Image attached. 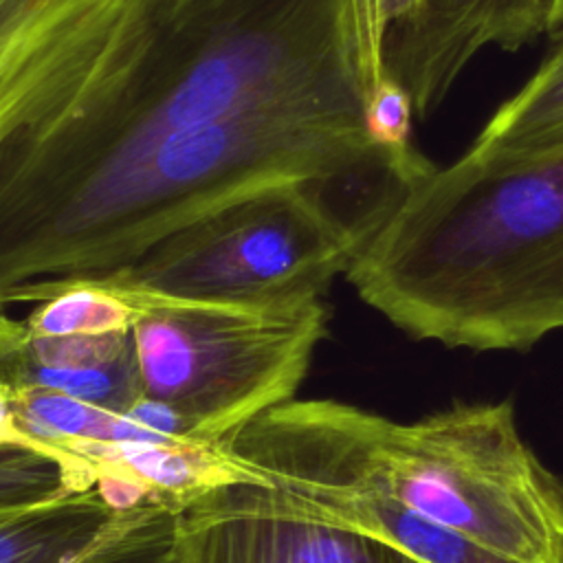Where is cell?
Masks as SVG:
<instances>
[{"mask_svg": "<svg viewBox=\"0 0 563 563\" xmlns=\"http://www.w3.org/2000/svg\"><path fill=\"white\" fill-rule=\"evenodd\" d=\"M178 510L187 563H420L262 482L211 488Z\"/></svg>", "mask_w": 563, "mask_h": 563, "instance_id": "cell-8", "label": "cell"}, {"mask_svg": "<svg viewBox=\"0 0 563 563\" xmlns=\"http://www.w3.org/2000/svg\"><path fill=\"white\" fill-rule=\"evenodd\" d=\"M130 0H0V145L46 121L103 68Z\"/></svg>", "mask_w": 563, "mask_h": 563, "instance_id": "cell-7", "label": "cell"}, {"mask_svg": "<svg viewBox=\"0 0 563 563\" xmlns=\"http://www.w3.org/2000/svg\"><path fill=\"white\" fill-rule=\"evenodd\" d=\"M556 0H418L387 44L385 66L429 119L486 48L519 51L548 33Z\"/></svg>", "mask_w": 563, "mask_h": 563, "instance_id": "cell-9", "label": "cell"}, {"mask_svg": "<svg viewBox=\"0 0 563 563\" xmlns=\"http://www.w3.org/2000/svg\"><path fill=\"white\" fill-rule=\"evenodd\" d=\"M62 451L84 457L97 475H117L143 486L176 508L233 482H262L238 464L224 446L172 440L68 442Z\"/></svg>", "mask_w": 563, "mask_h": 563, "instance_id": "cell-12", "label": "cell"}, {"mask_svg": "<svg viewBox=\"0 0 563 563\" xmlns=\"http://www.w3.org/2000/svg\"><path fill=\"white\" fill-rule=\"evenodd\" d=\"M345 275L418 341L495 352L563 332V161L477 180L435 165Z\"/></svg>", "mask_w": 563, "mask_h": 563, "instance_id": "cell-2", "label": "cell"}, {"mask_svg": "<svg viewBox=\"0 0 563 563\" xmlns=\"http://www.w3.org/2000/svg\"><path fill=\"white\" fill-rule=\"evenodd\" d=\"M125 297L139 306L141 394L178 409L196 440L216 446L295 398L328 330L323 295L279 303Z\"/></svg>", "mask_w": 563, "mask_h": 563, "instance_id": "cell-4", "label": "cell"}, {"mask_svg": "<svg viewBox=\"0 0 563 563\" xmlns=\"http://www.w3.org/2000/svg\"><path fill=\"white\" fill-rule=\"evenodd\" d=\"M365 244V233L330 191L288 185L183 227L97 282L134 297L279 303L323 295Z\"/></svg>", "mask_w": 563, "mask_h": 563, "instance_id": "cell-5", "label": "cell"}, {"mask_svg": "<svg viewBox=\"0 0 563 563\" xmlns=\"http://www.w3.org/2000/svg\"><path fill=\"white\" fill-rule=\"evenodd\" d=\"M563 161V46L484 123L473 143L440 172L457 180L493 178Z\"/></svg>", "mask_w": 563, "mask_h": 563, "instance_id": "cell-11", "label": "cell"}, {"mask_svg": "<svg viewBox=\"0 0 563 563\" xmlns=\"http://www.w3.org/2000/svg\"><path fill=\"white\" fill-rule=\"evenodd\" d=\"M279 106L363 112L339 0H130L95 79L0 145V191Z\"/></svg>", "mask_w": 563, "mask_h": 563, "instance_id": "cell-1", "label": "cell"}, {"mask_svg": "<svg viewBox=\"0 0 563 563\" xmlns=\"http://www.w3.org/2000/svg\"><path fill=\"white\" fill-rule=\"evenodd\" d=\"M66 563H187L180 510L161 497L114 510L106 526Z\"/></svg>", "mask_w": 563, "mask_h": 563, "instance_id": "cell-14", "label": "cell"}, {"mask_svg": "<svg viewBox=\"0 0 563 563\" xmlns=\"http://www.w3.org/2000/svg\"><path fill=\"white\" fill-rule=\"evenodd\" d=\"M97 471L79 455L0 444V515L95 486Z\"/></svg>", "mask_w": 563, "mask_h": 563, "instance_id": "cell-15", "label": "cell"}, {"mask_svg": "<svg viewBox=\"0 0 563 563\" xmlns=\"http://www.w3.org/2000/svg\"><path fill=\"white\" fill-rule=\"evenodd\" d=\"M139 306L103 282L68 284L29 312L24 321L33 334H103L117 330H132Z\"/></svg>", "mask_w": 563, "mask_h": 563, "instance_id": "cell-16", "label": "cell"}, {"mask_svg": "<svg viewBox=\"0 0 563 563\" xmlns=\"http://www.w3.org/2000/svg\"><path fill=\"white\" fill-rule=\"evenodd\" d=\"M0 385L53 389L125 413L141 396L132 330L33 334L0 312Z\"/></svg>", "mask_w": 563, "mask_h": 563, "instance_id": "cell-10", "label": "cell"}, {"mask_svg": "<svg viewBox=\"0 0 563 563\" xmlns=\"http://www.w3.org/2000/svg\"><path fill=\"white\" fill-rule=\"evenodd\" d=\"M97 482L86 490L0 515V563H66L112 517Z\"/></svg>", "mask_w": 563, "mask_h": 563, "instance_id": "cell-13", "label": "cell"}, {"mask_svg": "<svg viewBox=\"0 0 563 563\" xmlns=\"http://www.w3.org/2000/svg\"><path fill=\"white\" fill-rule=\"evenodd\" d=\"M413 117L411 95L391 73H385L363 99L365 132L409 191L435 169L413 143Z\"/></svg>", "mask_w": 563, "mask_h": 563, "instance_id": "cell-17", "label": "cell"}, {"mask_svg": "<svg viewBox=\"0 0 563 563\" xmlns=\"http://www.w3.org/2000/svg\"><path fill=\"white\" fill-rule=\"evenodd\" d=\"M345 42L365 95L387 73L385 53L391 33L416 11L418 0H339Z\"/></svg>", "mask_w": 563, "mask_h": 563, "instance_id": "cell-18", "label": "cell"}, {"mask_svg": "<svg viewBox=\"0 0 563 563\" xmlns=\"http://www.w3.org/2000/svg\"><path fill=\"white\" fill-rule=\"evenodd\" d=\"M365 462L400 504L510 563H563V482L510 400L453 402L413 422L361 416Z\"/></svg>", "mask_w": 563, "mask_h": 563, "instance_id": "cell-3", "label": "cell"}, {"mask_svg": "<svg viewBox=\"0 0 563 563\" xmlns=\"http://www.w3.org/2000/svg\"><path fill=\"white\" fill-rule=\"evenodd\" d=\"M545 37L550 42V48L563 46V0H556V4H554V11H552V18H550V26H548Z\"/></svg>", "mask_w": 563, "mask_h": 563, "instance_id": "cell-19", "label": "cell"}, {"mask_svg": "<svg viewBox=\"0 0 563 563\" xmlns=\"http://www.w3.org/2000/svg\"><path fill=\"white\" fill-rule=\"evenodd\" d=\"M363 409L339 400H286L224 442L264 484L334 523L376 537L420 563H510L422 517L369 473Z\"/></svg>", "mask_w": 563, "mask_h": 563, "instance_id": "cell-6", "label": "cell"}]
</instances>
